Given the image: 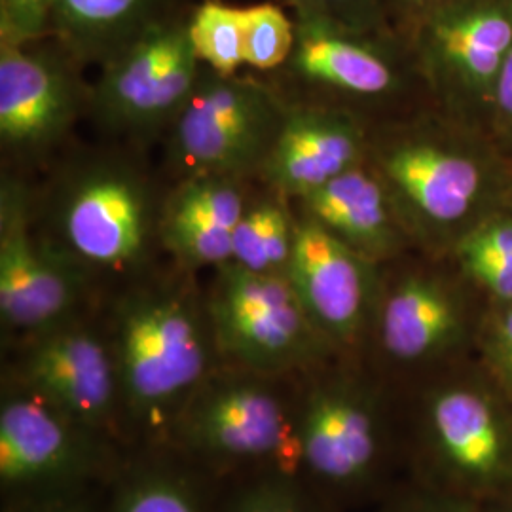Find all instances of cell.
<instances>
[{"mask_svg":"<svg viewBox=\"0 0 512 512\" xmlns=\"http://www.w3.org/2000/svg\"><path fill=\"white\" fill-rule=\"evenodd\" d=\"M294 12H313L359 31H368L382 16L387 0H281Z\"/></svg>","mask_w":512,"mask_h":512,"instance_id":"30","label":"cell"},{"mask_svg":"<svg viewBox=\"0 0 512 512\" xmlns=\"http://www.w3.org/2000/svg\"><path fill=\"white\" fill-rule=\"evenodd\" d=\"M287 109L264 86L203 69L177 114L173 148L194 175L238 179L258 173L274 147Z\"/></svg>","mask_w":512,"mask_h":512,"instance_id":"7","label":"cell"},{"mask_svg":"<svg viewBox=\"0 0 512 512\" xmlns=\"http://www.w3.org/2000/svg\"><path fill=\"white\" fill-rule=\"evenodd\" d=\"M243 57L256 71L285 67L294 48V19L275 2H258L241 8Z\"/></svg>","mask_w":512,"mask_h":512,"instance_id":"25","label":"cell"},{"mask_svg":"<svg viewBox=\"0 0 512 512\" xmlns=\"http://www.w3.org/2000/svg\"><path fill=\"white\" fill-rule=\"evenodd\" d=\"M414 480L484 505L512 494V403L471 357L404 391Z\"/></svg>","mask_w":512,"mask_h":512,"instance_id":"1","label":"cell"},{"mask_svg":"<svg viewBox=\"0 0 512 512\" xmlns=\"http://www.w3.org/2000/svg\"><path fill=\"white\" fill-rule=\"evenodd\" d=\"M275 192L247 203L232 234V262L258 274H285L293 253L296 219Z\"/></svg>","mask_w":512,"mask_h":512,"instance_id":"23","label":"cell"},{"mask_svg":"<svg viewBox=\"0 0 512 512\" xmlns=\"http://www.w3.org/2000/svg\"><path fill=\"white\" fill-rule=\"evenodd\" d=\"M238 179L222 175H190L165 203L162 239L190 230L234 232L245 211Z\"/></svg>","mask_w":512,"mask_h":512,"instance_id":"21","label":"cell"},{"mask_svg":"<svg viewBox=\"0 0 512 512\" xmlns=\"http://www.w3.org/2000/svg\"><path fill=\"white\" fill-rule=\"evenodd\" d=\"M31 512H90V509L80 501H59Z\"/></svg>","mask_w":512,"mask_h":512,"instance_id":"34","label":"cell"},{"mask_svg":"<svg viewBox=\"0 0 512 512\" xmlns=\"http://www.w3.org/2000/svg\"><path fill=\"white\" fill-rule=\"evenodd\" d=\"M401 406L380 374L357 366L323 372L298 403L300 469L338 499L376 494L404 452Z\"/></svg>","mask_w":512,"mask_h":512,"instance_id":"2","label":"cell"},{"mask_svg":"<svg viewBox=\"0 0 512 512\" xmlns=\"http://www.w3.org/2000/svg\"><path fill=\"white\" fill-rule=\"evenodd\" d=\"M378 512H480V505L412 480L408 486L387 495Z\"/></svg>","mask_w":512,"mask_h":512,"instance_id":"31","label":"cell"},{"mask_svg":"<svg viewBox=\"0 0 512 512\" xmlns=\"http://www.w3.org/2000/svg\"><path fill=\"white\" fill-rule=\"evenodd\" d=\"M57 0H0V42L29 44L50 37Z\"/></svg>","mask_w":512,"mask_h":512,"instance_id":"28","label":"cell"},{"mask_svg":"<svg viewBox=\"0 0 512 512\" xmlns=\"http://www.w3.org/2000/svg\"><path fill=\"white\" fill-rule=\"evenodd\" d=\"M363 131L344 112L287 109L258 175L285 198H304L361 164Z\"/></svg>","mask_w":512,"mask_h":512,"instance_id":"16","label":"cell"},{"mask_svg":"<svg viewBox=\"0 0 512 512\" xmlns=\"http://www.w3.org/2000/svg\"><path fill=\"white\" fill-rule=\"evenodd\" d=\"M511 196H512V190H511Z\"/></svg>","mask_w":512,"mask_h":512,"instance_id":"36","label":"cell"},{"mask_svg":"<svg viewBox=\"0 0 512 512\" xmlns=\"http://www.w3.org/2000/svg\"><path fill=\"white\" fill-rule=\"evenodd\" d=\"M99 437L18 385L0 406V482L14 490L86 478L101 461Z\"/></svg>","mask_w":512,"mask_h":512,"instance_id":"13","label":"cell"},{"mask_svg":"<svg viewBox=\"0 0 512 512\" xmlns=\"http://www.w3.org/2000/svg\"><path fill=\"white\" fill-rule=\"evenodd\" d=\"M285 274L311 321L338 353L365 346L382 289L372 260L304 213L296 219Z\"/></svg>","mask_w":512,"mask_h":512,"instance_id":"10","label":"cell"},{"mask_svg":"<svg viewBox=\"0 0 512 512\" xmlns=\"http://www.w3.org/2000/svg\"><path fill=\"white\" fill-rule=\"evenodd\" d=\"M219 355L266 376L325 365L338 353L311 321L287 274L226 262L205 302Z\"/></svg>","mask_w":512,"mask_h":512,"instance_id":"5","label":"cell"},{"mask_svg":"<svg viewBox=\"0 0 512 512\" xmlns=\"http://www.w3.org/2000/svg\"><path fill=\"white\" fill-rule=\"evenodd\" d=\"M114 512H202L194 486L173 471L150 469L122 486Z\"/></svg>","mask_w":512,"mask_h":512,"instance_id":"26","label":"cell"},{"mask_svg":"<svg viewBox=\"0 0 512 512\" xmlns=\"http://www.w3.org/2000/svg\"><path fill=\"white\" fill-rule=\"evenodd\" d=\"M171 12L167 0H57L50 37L76 61L105 65Z\"/></svg>","mask_w":512,"mask_h":512,"instance_id":"20","label":"cell"},{"mask_svg":"<svg viewBox=\"0 0 512 512\" xmlns=\"http://www.w3.org/2000/svg\"><path fill=\"white\" fill-rule=\"evenodd\" d=\"M387 2L395 6L404 19H410L414 27H418L423 19L448 0H387Z\"/></svg>","mask_w":512,"mask_h":512,"instance_id":"33","label":"cell"},{"mask_svg":"<svg viewBox=\"0 0 512 512\" xmlns=\"http://www.w3.org/2000/svg\"><path fill=\"white\" fill-rule=\"evenodd\" d=\"M300 202L304 213L372 262L391 255L397 247L384 186L361 165L319 186Z\"/></svg>","mask_w":512,"mask_h":512,"instance_id":"19","label":"cell"},{"mask_svg":"<svg viewBox=\"0 0 512 512\" xmlns=\"http://www.w3.org/2000/svg\"><path fill=\"white\" fill-rule=\"evenodd\" d=\"M486 308L461 275L412 270L382 283L370 330L385 368L382 378L401 382L406 391L475 357Z\"/></svg>","mask_w":512,"mask_h":512,"instance_id":"4","label":"cell"},{"mask_svg":"<svg viewBox=\"0 0 512 512\" xmlns=\"http://www.w3.org/2000/svg\"><path fill=\"white\" fill-rule=\"evenodd\" d=\"M365 33L313 12H294V48L285 67L304 82L340 92H389L395 69Z\"/></svg>","mask_w":512,"mask_h":512,"instance_id":"17","label":"cell"},{"mask_svg":"<svg viewBox=\"0 0 512 512\" xmlns=\"http://www.w3.org/2000/svg\"><path fill=\"white\" fill-rule=\"evenodd\" d=\"M202 73L188 18L171 12L103 65L93 107L110 128H158L177 118Z\"/></svg>","mask_w":512,"mask_h":512,"instance_id":"8","label":"cell"},{"mask_svg":"<svg viewBox=\"0 0 512 512\" xmlns=\"http://www.w3.org/2000/svg\"><path fill=\"white\" fill-rule=\"evenodd\" d=\"M29 44L0 42V139L16 152H40L57 143L80 107L73 55Z\"/></svg>","mask_w":512,"mask_h":512,"instance_id":"15","label":"cell"},{"mask_svg":"<svg viewBox=\"0 0 512 512\" xmlns=\"http://www.w3.org/2000/svg\"><path fill=\"white\" fill-rule=\"evenodd\" d=\"M18 385L99 435L124 408L112 346L73 323L31 338L19 361Z\"/></svg>","mask_w":512,"mask_h":512,"instance_id":"12","label":"cell"},{"mask_svg":"<svg viewBox=\"0 0 512 512\" xmlns=\"http://www.w3.org/2000/svg\"><path fill=\"white\" fill-rule=\"evenodd\" d=\"M188 33L205 69L219 76H236L245 65L241 8L222 0H203L188 16Z\"/></svg>","mask_w":512,"mask_h":512,"instance_id":"24","label":"cell"},{"mask_svg":"<svg viewBox=\"0 0 512 512\" xmlns=\"http://www.w3.org/2000/svg\"><path fill=\"white\" fill-rule=\"evenodd\" d=\"M232 512H321L285 475L268 478L241 495Z\"/></svg>","mask_w":512,"mask_h":512,"instance_id":"29","label":"cell"},{"mask_svg":"<svg viewBox=\"0 0 512 512\" xmlns=\"http://www.w3.org/2000/svg\"><path fill=\"white\" fill-rule=\"evenodd\" d=\"M480 512H512V494L503 495L499 499L480 505Z\"/></svg>","mask_w":512,"mask_h":512,"instance_id":"35","label":"cell"},{"mask_svg":"<svg viewBox=\"0 0 512 512\" xmlns=\"http://www.w3.org/2000/svg\"><path fill=\"white\" fill-rule=\"evenodd\" d=\"M459 275L488 306L512 304V215L480 220L456 245Z\"/></svg>","mask_w":512,"mask_h":512,"instance_id":"22","label":"cell"},{"mask_svg":"<svg viewBox=\"0 0 512 512\" xmlns=\"http://www.w3.org/2000/svg\"><path fill=\"white\" fill-rule=\"evenodd\" d=\"M494 103L499 126L512 139V52L503 67V73L499 76Z\"/></svg>","mask_w":512,"mask_h":512,"instance_id":"32","label":"cell"},{"mask_svg":"<svg viewBox=\"0 0 512 512\" xmlns=\"http://www.w3.org/2000/svg\"><path fill=\"white\" fill-rule=\"evenodd\" d=\"M475 357L512 403V304L486 308Z\"/></svg>","mask_w":512,"mask_h":512,"instance_id":"27","label":"cell"},{"mask_svg":"<svg viewBox=\"0 0 512 512\" xmlns=\"http://www.w3.org/2000/svg\"><path fill=\"white\" fill-rule=\"evenodd\" d=\"M385 181L421 217L448 224L463 219L484 188L482 165L473 156L429 141H403L385 150Z\"/></svg>","mask_w":512,"mask_h":512,"instance_id":"18","label":"cell"},{"mask_svg":"<svg viewBox=\"0 0 512 512\" xmlns=\"http://www.w3.org/2000/svg\"><path fill=\"white\" fill-rule=\"evenodd\" d=\"M423 61L471 99L494 101L512 52V0H448L416 27Z\"/></svg>","mask_w":512,"mask_h":512,"instance_id":"14","label":"cell"},{"mask_svg":"<svg viewBox=\"0 0 512 512\" xmlns=\"http://www.w3.org/2000/svg\"><path fill=\"white\" fill-rule=\"evenodd\" d=\"M59 228L82 266L122 272L147 258L154 217L145 183L126 167L93 165L69 184Z\"/></svg>","mask_w":512,"mask_h":512,"instance_id":"11","label":"cell"},{"mask_svg":"<svg viewBox=\"0 0 512 512\" xmlns=\"http://www.w3.org/2000/svg\"><path fill=\"white\" fill-rule=\"evenodd\" d=\"M194 454L217 461H268L283 475L300 469L298 406L266 374L217 370L184 403L171 425Z\"/></svg>","mask_w":512,"mask_h":512,"instance_id":"6","label":"cell"},{"mask_svg":"<svg viewBox=\"0 0 512 512\" xmlns=\"http://www.w3.org/2000/svg\"><path fill=\"white\" fill-rule=\"evenodd\" d=\"M23 188L0 192V317L4 329L40 336L69 323L84 289V266L31 236Z\"/></svg>","mask_w":512,"mask_h":512,"instance_id":"9","label":"cell"},{"mask_svg":"<svg viewBox=\"0 0 512 512\" xmlns=\"http://www.w3.org/2000/svg\"><path fill=\"white\" fill-rule=\"evenodd\" d=\"M110 346L124 408L147 427L173 425L184 403L215 372L219 353L207 306L175 285L128 294L116 311Z\"/></svg>","mask_w":512,"mask_h":512,"instance_id":"3","label":"cell"}]
</instances>
